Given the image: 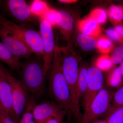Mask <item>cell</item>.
Returning <instances> with one entry per match:
<instances>
[{"label":"cell","instance_id":"20","mask_svg":"<svg viewBox=\"0 0 123 123\" xmlns=\"http://www.w3.org/2000/svg\"><path fill=\"white\" fill-rule=\"evenodd\" d=\"M114 66L111 56L107 55H103L96 60L94 67L102 72L110 71Z\"/></svg>","mask_w":123,"mask_h":123},{"label":"cell","instance_id":"26","mask_svg":"<svg viewBox=\"0 0 123 123\" xmlns=\"http://www.w3.org/2000/svg\"><path fill=\"white\" fill-rule=\"evenodd\" d=\"M110 56L114 66L121 64L123 61V44H120L114 49Z\"/></svg>","mask_w":123,"mask_h":123},{"label":"cell","instance_id":"16","mask_svg":"<svg viewBox=\"0 0 123 123\" xmlns=\"http://www.w3.org/2000/svg\"><path fill=\"white\" fill-rule=\"evenodd\" d=\"M77 42L80 47L85 51L94 50L97 48L96 39L79 33L77 37Z\"/></svg>","mask_w":123,"mask_h":123},{"label":"cell","instance_id":"32","mask_svg":"<svg viewBox=\"0 0 123 123\" xmlns=\"http://www.w3.org/2000/svg\"><path fill=\"white\" fill-rule=\"evenodd\" d=\"M58 1L61 3H64V4H71L74 3L76 1V0H60Z\"/></svg>","mask_w":123,"mask_h":123},{"label":"cell","instance_id":"5","mask_svg":"<svg viewBox=\"0 0 123 123\" xmlns=\"http://www.w3.org/2000/svg\"><path fill=\"white\" fill-rule=\"evenodd\" d=\"M5 73L11 86L14 111L19 123L30 94L21 81L14 77L6 68Z\"/></svg>","mask_w":123,"mask_h":123},{"label":"cell","instance_id":"21","mask_svg":"<svg viewBox=\"0 0 123 123\" xmlns=\"http://www.w3.org/2000/svg\"><path fill=\"white\" fill-rule=\"evenodd\" d=\"M108 13L111 21L116 25H117L123 21V6L112 5L109 8Z\"/></svg>","mask_w":123,"mask_h":123},{"label":"cell","instance_id":"31","mask_svg":"<svg viewBox=\"0 0 123 123\" xmlns=\"http://www.w3.org/2000/svg\"><path fill=\"white\" fill-rule=\"evenodd\" d=\"M115 29L119 33L123 41V25L117 24L115 27Z\"/></svg>","mask_w":123,"mask_h":123},{"label":"cell","instance_id":"1","mask_svg":"<svg viewBox=\"0 0 123 123\" xmlns=\"http://www.w3.org/2000/svg\"><path fill=\"white\" fill-rule=\"evenodd\" d=\"M49 72L50 95L62 110L66 112L71 111V95L62 69L61 48L55 46L52 63Z\"/></svg>","mask_w":123,"mask_h":123},{"label":"cell","instance_id":"3","mask_svg":"<svg viewBox=\"0 0 123 123\" xmlns=\"http://www.w3.org/2000/svg\"><path fill=\"white\" fill-rule=\"evenodd\" d=\"M0 26L18 36L29 47L33 54L43 56V42L39 31L28 25L17 24L7 19L0 20Z\"/></svg>","mask_w":123,"mask_h":123},{"label":"cell","instance_id":"12","mask_svg":"<svg viewBox=\"0 0 123 123\" xmlns=\"http://www.w3.org/2000/svg\"><path fill=\"white\" fill-rule=\"evenodd\" d=\"M66 41H69L74 26V20L69 12L64 10L57 11L55 25Z\"/></svg>","mask_w":123,"mask_h":123},{"label":"cell","instance_id":"28","mask_svg":"<svg viewBox=\"0 0 123 123\" xmlns=\"http://www.w3.org/2000/svg\"><path fill=\"white\" fill-rule=\"evenodd\" d=\"M66 112L64 110H61L45 123H63Z\"/></svg>","mask_w":123,"mask_h":123},{"label":"cell","instance_id":"24","mask_svg":"<svg viewBox=\"0 0 123 123\" xmlns=\"http://www.w3.org/2000/svg\"><path fill=\"white\" fill-rule=\"evenodd\" d=\"M89 17L93 19L98 24H103L106 22L107 19V13L102 9H96L91 13Z\"/></svg>","mask_w":123,"mask_h":123},{"label":"cell","instance_id":"35","mask_svg":"<svg viewBox=\"0 0 123 123\" xmlns=\"http://www.w3.org/2000/svg\"><path fill=\"white\" fill-rule=\"evenodd\" d=\"M5 112L4 110L3 109L2 105H1L0 102V113H4V112Z\"/></svg>","mask_w":123,"mask_h":123},{"label":"cell","instance_id":"2","mask_svg":"<svg viewBox=\"0 0 123 123\" xmlns=\"http://www.w3.org/2000/svg\"><path fill=\"white\" fill-rule=\"evenodd\" d=\"M19 72L20 80L36 101L44 94L45 90L46 76L43 56L32 54L22 62Z\"/></svg>","mask_w":123,"mask_h":123},{"label":"cell","instance_id":"36","mask_svg":"<svg viewBox=\"0 0 123 123\" xmlns=\"http://www.w3.org/2000/svg\"><path fill=\"white\" fill-rule=\"evenodd\" d=\"M6 19V18L4 16L0 14V20H3Z\"/></svg>","mask_w":123,"mask_h":123},{"label":"cell","instance_id":"8","mask_svg":"<svg viewBox=\"0 0 123 123\" xmlns=\"http://www.w3.org/2000/svg\"><path fill=\"white\" fill-rule=\"evenodd\" d=\"M87 84L85 94L83 99L84 111L88 107L92 99L104 86L102 72L94 66L87 70Z\"/></svg>","mask_w":123,"mask_h":123},{"label":"cell","instance_id":"9","mask_svg":"<svg viewBox=\"0 0 123 123\" xmlns=\"http://www.w3.org/2000/svg\"><path fill=\"white\" fill-rule=\"evenodd\" d=\"M7 12L17 21L21 24L35 21V16L31 11L30 6L24 0H8L4 2Z\"/></svg>","mask_w":123,"mask_h":123},{"label":"cell","instance_id":"7","mask_svg":"<svg viewBox=\"0 0 123 123\" xmlns=\"http://www.w3.org/2000/svg\"><path fill=\"white\" fill-rule=\"evenodd\" d=\"M0 39L1 43L18 59H26L33 54L29 47L18 36L0 26Z\"/></svg>","mask_w":123,"mask_h":123},{"label":"cell","instance_id":"23","mask_svg":"<svg viewBox=\"0 0 123 123\" xmlns=\"http://www.w3.org/2000/svg\"><path fill=\"white\" fill-rule=\"evenodd\" d=\"M105 119L107 123H123V106L111 111Z\"/></svg>","mask_w":123,"mask_h":123},{"label":"cell","instance_id":"15","mask_svg":"<svg viewBox=\"0 0 123 123\" xmlns=\"http://www.w3.org/2000/svg\"><path fill=\"white\" fill-rule=\"evenodd\" d=\"M106 86L110 88L118 89L123 85V78L119 66L110 70L106 78Z\"/></svg>","mask_w":123,"mask_h":123},{"label":"cell","instance_id":"17","mask_svg":"<svg viewBox=\"0 0 123 123\" xmlns=\"http://www.w3.org/2000/svg\"><path fill=\"white\" fill-rule=\"evenodd\" d=\"M86 66H82L79 68L78 76V86L80 99L84 98L87 84V70Z\"/></svg>","mask_w":123,"mask_h":123},{"label":"cell","instance_id":"34","mask_svg":"<svg viewBox=\"0 0 123 123\" xmlns=\"http://www.w3.org/2000/svg\"><path fill=\"white\" fill-rule=\"evenodd\" d=\"M119 66L120 68V69H121V73H122V76H123V61L120 64ZM122 85V86H123Z\"/></svg>","mask_w":123,"mask_h":123},{"label":"cell","instance_id":"11","mask_svg":"<svg viewBox=\"0 0 123 123\" xmlns=\"http://www.w3.org/2000/svg\"><path fill=\"white\" fill-rule=\"evenodd\" d=\"M62 110L55 101H47L36 104L33 111L35 123H45Z\"/></svg>","mask_w":123,"mask_h":123},{"label":"cell","instance_id":"37","mask_svg":"<svg viewBox=\"0 0 123 123\" xmlns=\"http://www.w3.org/2000/svg\"></svg>","mask_w":123,"mask_h":123},{"label":"cell","instance_id":"10","mask_svg":"<svg viewBox=\"0 0 123 123\" xmlns=\"http://www.w3.org/2000/svg\"><path fill=\"white\" fill-rule=\"evenodd\" d=\"M6 68L0 61V102L5 112L19 123L14 111L11 86L5 73Z\"/></svg>","mask_w":123,"mask_h":123},{"label":"cell","instance_id":"19","mask_svg":"<svg viewBox=\"0 0 123 123\" xmlns=\"http://www.w3.org/2000/svg\"><path fill=\"white\" fill-rule=\"evenodd\" d=\"M30 8L33 15L38 18L44 16L50 9L46 2L42 0L34 1Z\"/></svg>","mask_w":123,"mask_h":123},{"label":"cell","instance_id":"18","mask_svg":"<svg viewBox=\"0 0 123 123\" xmlns=\"http://www.w3.org/2000/svg\"><path fill=\"white\" fill-rule=\"evenodd\" d=\"M36 101L33 97H31L24 112L20 118L19 123H35L33 117V108L36 104Z\"/></svg>","mask_w":123,"mask_h":123},{"label":"cell","instance_id":"4","mask_svg":"<svg viewBox=\"0 0 123 123\" xmlns=\"http://www.w3.org/2000/svg\"><path fill=\"white\" fill-rule=\"evenodd\" d=\"M114 93L110 88L104 86L84 110L80 123H91L102 116H107L111 108V103Z\"/></svg>","mask_w":123,"mask_h":123},{"label":"cell","instance_id":"33","mask_svg":"<svg viewBox=\"0 0 123 123\" xmlns=\"http://www.w3.org/2000/svg\"><path fill=\"white\" fill-rule=\"evenodd\" d=\"M91 123H107L105 119L103 120H95Z\"/></svg>","mask_w":123,"mask_h":123},{"label":"cell","instance_id":"13","mask_svg":"<svg viewBox=\"0 0 123 123\" xmlns=\"http://www.w3.org/2000/svg\"><path fill=\"white\" fill-rule=\"evenodd\" d=\"M0 61L7 64L11 71L14 72L20 71L22 62L15 57L0 42Z\"/></svg>","mask_w":123,"mask_h":123},{"label":"cell","instance_id":"6","mask_svg":"<svg viewBox=\"0 0 123 123\" xmlns=\"http://www.w3.org/2000/svg\"><path fill=\"white\" fill-rule=\"evenodd\" d=\"M38 18L39 31L43 42L44 73L46 76L51 65L55 50V40L53 26L44 17Z\"/></svg>","mask_w":123,"mask_h":123},{"label":"cell","instance_id":"30","mask_svg":"<svg viewBox=\"0 0 123 123\" xmlns=\"http://www.w3.org/2000/svg\"><path fill=\"white\" fill-rule=\"evenodd\" d=\"M0 123H17L7 113L0 114Z\"/></svg>","mask_w":123,"mask_h":123},{"label":"cell","instance_id":"14","mask_svg":"<svg viewBox=\"0 0 123 123\" xmlns=\"http://www.w3.org/2000/svg\"><path fill=\"white\" fill-rule=\"evenodd\" d=\"M79 28L83 34L95 39L98 37L101 32L99 24L90 17L80 21Z\"/></svg>","mask_w":123,"mask_h":123},{"label":"cell","instance_id":"25","mask_svg":"<svg viewBox=\"0 0 123 123\" xmlns=\"http://www.w3.org/2000/svg\"><path fill=\"white\" fill-rule=\"evenodd\" d=\"M112 100L113 104L110 112L117 108L123 106V85L114 92Z\"/></svg>","mask_w":123,"mask_h":123},{"label":"cell","instance_id":"27","mask_svg":"<svg viewBox=\"0 0 123 123\" xmlns=\"http://www.w3.org/2000/svg\"><path fill=\"white\" fill-rule=\"evenodd\" d=\"M106 34L110 39L115 42L121 43L123 44V41L120 35L115 29L110 28L106 30Z\"/></svg>","mask_w":123,"mask_h":123},{"label":"cell","instance_id":"29","mask_svg":"<svg viewBox=\"0 0 123 123\" xmlns=\"http://www.w3.org/2000/svg\"><path fill=\"white\" fill-rule=\"evenodd\" d=\"M57 11L55 10L50 9L46 14L43 17L45 18L47 20H48L52 25H55V19L56 17Z\"/></svg>","mask_w":123,"mask_h":123},{"label":"cell","instance_id":"22","mask_svg":"<svg viewBox=\"0 0 123 123\" xmlns=\"http://www.w3.org/2000/svg\"><path fill=\"white\" fill-rule=\"evenodd\" d=\"M97 48L103 55H107L113 50L114 45L110 39L102 37L97 40Z\"/></svg>","mask_w":123,"mask_h":123}]
</instances>
